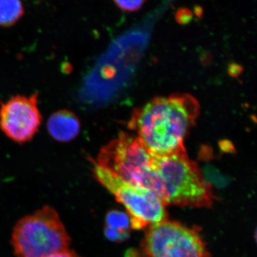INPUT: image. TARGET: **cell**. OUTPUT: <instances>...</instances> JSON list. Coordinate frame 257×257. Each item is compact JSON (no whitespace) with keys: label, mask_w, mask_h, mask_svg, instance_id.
I'll list each match as a JSON object with an SVG mask.
<instances>
[{"label":"cell","mask_w":257,"mask_h":257,"mask_svg":"<svg viewBox=\"0 0 257 257\" xmlns=\"http://www.w3.org/2000/svg\"><path fill=\"white\" fill-rule=\"evenodd\" d=\"M144 257H209L206 243L195 228L168 219L148 226Z\"/></svg>","instance_id":"obj_6"},{"label":"cell","mask_w":257,"mask_h":257,"mask_svg":"<svg viewBox=\"0 0 257 257\" xmlns=\"http://www.w3.org/2000/svg\"><path fill=\"white\" fill-rule=\"evenodd\" d=\"M94 163L124 182L155 193L166 205V193L152 155L135 135L121 134L99 152Z\"/></svg>","instance_id":"obj_2"},{"label":"cell","mask_w":257,"mask_h":257,"mask_svg":"<svg viewBox=\"0 0 257 257\" xmlns=\"http://www.w3.org/2000/svg\"><path fill=\"white\" fill-rule=\"evenodd\" d=\"M152 163L165 188L167 205L194 208L212 206L215 197L211 184L185 150L167 156L152 155Z\"/></svg>","instance_id":"obj_3"},{"label":"cell","mask_w":257,"mask_h":257,"mask_svg":"<svg viewBox=\"0 0 257 257\" xmlns=\"http://www.w3.org/2000/svg\"><path fill=\"white\" fill-rule=\"evenodd\" d=\"M199 109L197 99L188 94L155 98L135 111L128 127L151 155L167 156L185 150L184 139Z\"/></svg>","instance_id":"obj_1"},{"label":"cell","mask_w":257,"mask_h":257,"mask_svg":"<svg viewBox=\"0 0 257 257\" xmlns=\"http://www.w3.org/2000/svg\"><path fill=\"white\" fill-rule=\"evenodd\" d=\"M42 116L38 107V94L12 96L0 104V128L15 143L31 141L38 133Z\"/></svg>","instance_id":"obj_7"},{"label":"cell","mask_w":257,"mask_h":257,"mask_svg":"<svg viewBox=\"0 0 257 257\" xmlns=\"http://www.w3.org/2000/svg\"><path fill=\"white\" fill-rule=\"evenodd\" d=\"M192 11L186 8H180L176 13V19L179 23H188L192 20Z\"/></svg>","instance_id":"obj_13"},{"label":"cell","mask_w":257,"mask_h":257,"mask_svg":"<svg viewBox=\"0 0 257 257\" xmlns=\"http://www.w3.org/2000/svg\"><path fill=\"white\" fill-rule=\"evenodd\" d=\"M116 6L123 12L135 13L141 10L147 0H113Z\"/></svg>","instance_id":"obj_11"},{"label":"cell","mask_w":257,"mask_h":257,"mask_svg":"<svg viewBox=\"0 0 257 257\" xmlns=\"http://www.w3.org/2000/svg\"><path fill=\"white\" fill-rule=\"evenodd\" d=\"M25 14L21 0H0V27L10 28Z\"/></svg>","instance_id":"obj_9"},{"label":"cell","mask_w":257,"mask_h":257,"mask_svg":"<svg viewBox=\"0 0 257 257\" xmlns=\"http://www.w3.org/2000/svg\"><path fill=\"white\" fill-rule=\"evenodd\" d=\"M104 234H105L108 239L111 240V241H119V242H120V241H125V240L127 239L128 236H130L128 231L122 232V231L111 229V228L106 227V226L105 229H104Z\"/></svg>","instance_id":"obj_12"},{"label":"cell","mask_w":257,"mask_h":257,"mask_svg":"<svg viewBox=\"0 0 257 257\" xmlns=\"http://www.w3.org/2000/svg\"><path fill=\"white\" fill-rule=\"evenodd\" d=\"M47 257H80L73 251H70L69 249L64 250V251H59V252L52 253L50 256Z\"/></svg>","instance_id":"obj_14"},{"label":"cell","mask_w":257,"mask_h":257,"mask_svg":"<svg viewBox=\"0 0 257 257\" xmlns=\"http://www.w3.org/2000/svg\"><path fill=\"white\" fill-rule=\"evenodd\" d=\"M47 130L56 141L69 143L77 138L80 133V120L73 111L60 109L54 112L49 118Z\"/></svg>","instance_id":"obj_8"},{"label":"cell","mask_w":257,"mask_h":257,"mask_svg":"<svg viewBox=\"0 0 257 257\" xmlns=\"http://www.w3.org/2000/svg\"><path fill=\"white\" fill-rule=\"evenodd\" d=\"M106 226L117 231L126 232L131 227L130 216L123 211L112 210L106 216Z\"/></svg>","instance_id":"obj_10"},{"label":"cell","mask_w":257,"mask_h":257,"mask_svg":"<svg viewBox=\"0 0 257 257\" xmlns=\"http://www.w3.org/2000/svg\"><path fill=\"white\" fill-rule=\"evenodd\" d=\"M94 176L99 183L126 208L133 229H145L167 219V205L155 193L124 182L94 162Z\"/></svg>","instance_id":"obj_5"},{"label":"cell","mask_w":257,"mask_h":257,"mask_svg":"<svg viewBox=\"0 0 257 257\" xmlns=\"http://www.w3.org/2000/svg\"><path fill=\"white\" fill-rule=\"evenodd\" d=\"M70 242L60 216L49 206L20 219L12 237L17 257H47L69 249Z\"/></svg>","instance_id":"obj_4"}]
</instances>
